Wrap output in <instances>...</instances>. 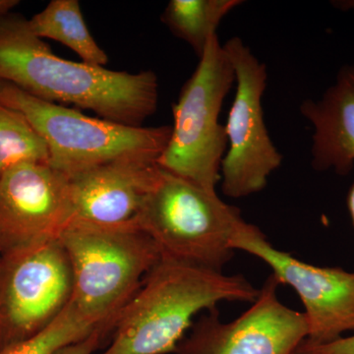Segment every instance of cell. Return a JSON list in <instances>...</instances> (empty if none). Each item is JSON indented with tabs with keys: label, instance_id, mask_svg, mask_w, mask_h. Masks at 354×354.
<instances>
[{
	"label": "cell",
	"instance_id": "52a82bcc",
	"mask_svg": "<svg viewBox=\"0 0 354 354\" xmlns=\"http://www.w3.org/2000/svg\"><path fill=\"white\" fill-rule=\"evenodd\" d=\"M72 292L71 266L58 239L0 254V349L46 329Z\"/></svg>",
	"mask_w": 354,
	"mask_h": 354
},
{
	"label": "cell",
	"instance_id": "d6986e66",
	"mask_svg": "<svg viewBox=\"0 0 354 354\" xmlns=\"http://www.w3.org/2000/svg\"><path fill=\"white\" fill-rule=\"evenodd\" d=\"M104 337H106V334L100 330L82 341L74 342V344L60 348L55 354H93L101 346Z\"/></svg>",
	"mask_w": 354,
	"mask_h": 354
},
{
	"label": "cell",
	"instance_id": "2e32d148",
	"mask_svg": "<svg viewBox=\"0 0 354 354\" xmlns=\"http://www.w3.org/2000/svg\"><path fill=\"white\" fill-rule=\"evenodd\" d=\"M28 162H48L46 143L22 113L0 102V176Z\"/></svg>",
	"mask_w": 354,
	"mask_h": 354
},
{
	"label": "cell",
	"instance_id": "ba28073f",
	"mask_svg": "<svg viewBox=\"0 0 354 354\" xmlns=\"http://www.w3.org/2000/svg\"><path fill=\"white\" fill-rule=\"evenodd\" d=\"M223 48L234 66L236 93L225 125L227 149L221 165V189L225 196L241 198L264 189L283 157L272 143L263 113L267 67L239 37Z\"/></svg>",
	"mask_w": 354,
	"mask_h": 354
},
{
	"label": "cell",
	"instance_id": "8992f818",
	"mask_svg": "<svg viewBox=\"0 0 354 354\" xmlns=\"http://www.w3.org/2000/svg\"><path fill=\"white\" fill-rule=\"evenodd\" d=\"M199 59L172 108L171 137L158 165L203 188L216 190L227 149L225 125L218 118L235 82L234 69L216 35L209 39Z\"/></svg>",
	"mask_w": 354,
	"mask_h": 354
},
{
	"label": "cell",
	"instance_id": "44dd1931",
	"mask_svg": "<svg viewBox=\"0 0 354 354\" xmlns=\"http://www.w3.org/2000/svg\"><path fill=\"white\" fill-rule=\"evenodd\" d=\"M348 208L354 225V183L348 191Z\"/></svg>",
	"mask_w": 354,
	"mask_h": 354
},
{
	"label": "cell",
	"instance_id": "5b68a950",
	"mask_svg": "<svg viewBox=\"0 0 354 354\" xmlns=\"http://www.w3.org/2000/svg\"><path fill=\"white\" fill-rule=\"evenodd\" d=\"M138 227L157 244L162 257L223 272L247 223L241 209L216 190L160 169L140 213Z\"/></svg>",
	"mask_w": 354,
	"mask_h": 354
},
{
	"label": "cell",
	"instance_id": "6da1fadb",
	"mask_svg": "<svg viewBox=\"0 0 354 354\" xmlns=\"http://www.w3.org/2000/svg\"><path fill=\"white\" fill-rule=\"evenodd\" d=\"M0 81L44 101L73 104L129 127H142L158 109L153 71H113L57 57L17 14L0 18Z\"/></svg>",
	"mask_w": 354,
	"mask_h": 354
},
{
	"label": "cell",
	"instance_id": "9a60e30c",
	"mask_svg": "<svg viewBox=\"0 0 354 354\" xmlns=\"http://www.w3.org/2000/svg\"><path fill=\"white\" fill-rule=\"evenodd\" d=\"M242 3L241 0H171L162 21L200 58L223 18Z\"/></svg>",
	"mask_w": 354,
	"mask_h": 354
},
{
	"label": "cell",
	"instance_id": "e0dca14e",
	"mask_svg": "<svg viewBox=\"0 0 354 354\" xmlns=\"http://www.w3.org/2000/svg\"><path fill=\"white\" fill-rule=\"evenodd\" d=\"M106 330L88 319L71 302L62 314L39 334L0 349V354H55L60 348Z\"/></svg>",
	"mask_w": 354,
	"mask_h": 354
},
{
	"label": "cell",
	"instance_id": "9c48e42d",
	"mask_svg": "<svg viewBox=\"0 0 354 354\" xmlns=\"http://www.w3.org/2000/svg\"><path fill=\"white\" fill-rule=\"evenodd\" d=\"M279 285L272 274L252 306L232 322H221L218 308L209 310L174 354H295L308 337V324L304 312L279 301Z\"/></svg>",
	"mask_w": 354,
	"mask_h": 354
},
{
	"label": "cell",
	"instance_id": "30bf717a",
	"mask_svg": "<svg viewBox=\"0 0 354 354\" xmlns=\"http://www.w3.org/2000/svg\"><path fill=\"white\" fill-rule=\"evenodd\" d=\"M234 248L264 261L281 285L297 291L308 324L305 342L328 344L354 330V272L295 259L272 246L259 228L251 223H247L236 237Z\"/></svg>",
	"mask_w": 354,
	"mask_h": 354
},
{
	"label": "cell",
	"instance_id": "5bb4252c",
	"mask_svg": "<svg viewBox=\"0 0 354 354\" xmlns=\"http://www.w3.org/2000/svg\"><path fill=\"white\" fill-rule=\"evenodd\" d=\"M28 22L39 39H50L64 44L84 64L100 67L108 64V55L88 31L78 0H51Z\"/></svg>",
	"mask_w": 354,
	"mask_h": 354
},
{
	"label": "cell",
	"instance_id": "7402d4cb",
	"mask_svg": "<svg viewBox=\"0 0 354 354\" xmlns=\"http://www.w3.org/2000/svg\"><path fill=\"white\" fill-rule=\"evenodd\" d=\"M339 7H344V9H351L354 12V1H346L341 4Z\"/></svg>",
	"mask_w": 354,
	"mask_h": 354
},
{
	"label": "cell",
	"instance_id": "ac0fdd59",
	"mask_svg": "<svg viewBox=\"0 0 354 354\" xmlns=\"http://www.w3.org/2000/svg\"><path fill=\"white\" fill-rule=\"evenodd\" d=\"M295 354H354V335L323 344L302 342Z\"/></svg>",
	"mask_w": 354,
	"mask_h": 354
},
{
	"label": "cell",
	"instance_id": "8fae6325",
	"mask_svg": "<svg viewBox=\"0 0 354 354\" xmlns=\"http://www.w3.org/2000/svg\"><path fill=\"white\" fill-rule=\"evenodd\" d=\"M71 221L66 174L48 162H28L0 176V254L57 241Z\"/></svg>",
	"mask_w": 354,
	"mask_h": 354
},
{
	"label": "cell",
	"instance_id": "7a4b0ae2",
	"mask_svg": "<svg viewBox=\"0 0 354 354\" xmlns=\"http://www.w3.org/2000/svg\"><path fill=\"white\" fill-rule=\"evenodd\" d=\"M259 291L242 274L162 257L116 317L113 341L101 354L174 353L199 312L223 301L253 304Z\"/></svg>",
	"mask_w": 354,
	"mask_h": 354
},
{
	"label": "cell",
	"instance_id": "7c38bea8",
	"mask_svg": "<svg viewBox=\"0 0 354 354\" xmlns=\"http://www.w3.org/2000/svg\"><path fill=\"white\" fill-rule=\"evenodd\" d=\"M158 174V164L120 160L67 176L71 223L104 227L138 225Z\"/></svg>",
	"mask_w": 354,
	"mask_h": 354
},
{
	"label": "cell",
	"instance_id": "4fadbf2b",
	"mask_svg": "<svg viewBox=\"0 0 354 354\" xmlns=\"http://www.w3.org/2000/svg\"><path fill=\"white\" fill-rule=\"evenodd\" d=\"M300 113L313 127L312 165L346 176L354 167V65L339 70L321 99L306 100Z\"/></svg>",
	"mask_w": 354,
	"mask_h": 354
},
{
	"label": "cell",
	"instance_id": "277c9868",
	"mask_svg": "<svg viewBox=\"0 0 354 354\" xmlns=\"http://www.w3.org/2000/svg\"><path fill=\"white\" fill-rule=\"evenodd\" d=\"M0 102L25 116L46 143L48 164L66 176L120 160L158 164L171 137V127H129L92 118L3 81Z\"/></svg>",
	"mask_w": 354,
	"mask_h": 354
},
{
	"label": "cell",
	"instance_id": "ffe728a7",
	"mask_svg": "<svg viewBox=\"0 0 354 354\" xmlns=\"http://www.w3.org/2000/svg\"><path fill=\"white\" fill-rule=\"evenodd\" d=\"M18 4L19 1L17 0H0V18L10 13L14 7L17 6Z\"/></svg>",
	"mask_w": 354,
	"mask_h": 354
},
{
	"label": "cell",
	"instance_id": "3957f363",
	"mask_svg": "<svg viewBox=\"0 0 354 354\" xmlns=\"http://www.w3.org/2000/svg\"><path fill=\"white\" fill-rule=\"evenodd\" d=\"M58 241L73 276L70 302L109 334L116 317L162 258L160 249L137 225L104 227L71 223Z\"/></svg>",
	"mask_w": 354,
	"mask_h": 354
}]
</instances>
